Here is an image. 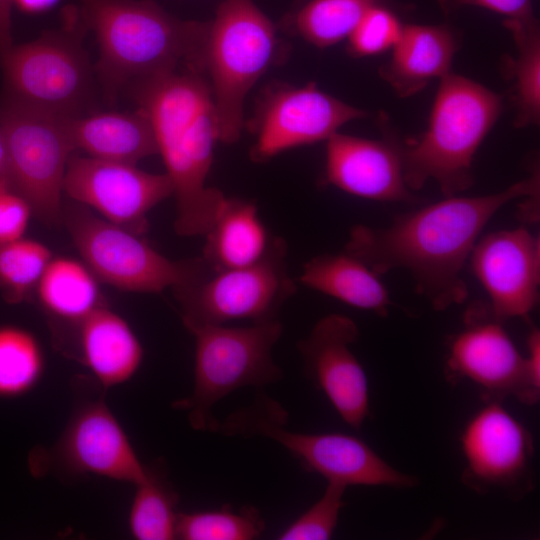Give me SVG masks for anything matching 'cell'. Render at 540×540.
<instances>
[{"label": "cell", "instance_id": "obj_1", "mask_svg": "<svg viewBox=\"0 0 540 540\" xmlns=\"http://www.w3.org/2000/svg\"><path fill=\"white\" fill-rule=\"evenodd\" d=\"M522 197H539L538 173L497 193L446 196L395 217L384 228L356 225L344 251L379 276L408 270L417 291L436 310H445L468 296L462 271L481 231L503 206Z\"/></svg>", "mask_w": 540, "mask_h": 540}, {"label": "cell", "instance_id": "obj_2", "mask_svg": "<svg viewBox=\"0 0 540 540\" xmlns=\"http://www.w3.org/2000/svg\"><path fill=\"white\" fill-rule=\"evenodd\" d=\"M151 123L158 154L173 185L175 231L205 235L226 196L207 186L219 123L206 78L195 71H175L130 86Z\"/></svg>", "mask_w": 540, "mask_h": 540}, {"label": "cell", "instance_id": "obj_3", "mask_svg": "<svg viewBox=\"0 0 540 540\" xmlns=\"http://www.w3.org/2000/svg\"><path fill=\"white\" fill-rule=\"evenodd\" d=\"M95 33V72L113 102L125 86L178 71H199L206 22L181 20L153 0H78Z\"/></svg>", "mask_w": 540, "mask_h": 540}, {"label": "cell", "instance_id": "obj_4", "mask_svg": "<svg viewBox=\"0 0 540 540\" xmlns=\"http://www.w3.org/2000/svg\"><path fill=\"white\" fill-rule=\"evenodd\" d=\"M501 108L500 97L485 86L450 72L442 77L425 133L403 149L407 186L416 190L434 180L445 196L468 189L475 153Z\"/></svg>", "mask_w": 540, "mask_h": 540}, {"label": "cell", "instance_id": "obj_5", "mask_svg": "<svg viewBox=\"0 0 540 540\" xmlns=\"http://www.w3.org/2000/svg\"><path fill=\"white\" fill-rule=\"evenodd\" d=\"M278 52L276 29L252 0H224L206 29L199 55L219 123V141L236 142L250 89Z\"/></svg>", "mask_w": 540, "mask_h": 540}, {"label": "cell", "instance_id": "obj_6", "mask_svg": "<svg viewBox=\"0 0 540 540\" xmlns=\"http://www.w3.org/2000/svg\"><path fill=\"white\" fill-rule=\"evenodd\" d=\"M62 19V27L13 45L1 58L7 98L75 117L82 115L93 93V70L82 44L88 28L78 6H66Z\"/></svg>", "mask_w": 540, "mask_h": 540}, {"label": "cell", "instance_id": "obj_7", "mask_svg": "<svg viewBox=\"0 0 540 540\" xmlns=\"http://www.w3.org/2000/svg\"><path fill=\"white\" fill-rule=\"evenodd\" d=\"M286 410L263 393L247 407L220 421L225 436L264 437L280 444L327 483L411 488L418 479L389 465L368 444L344 433H302L286 427Z\"/></svg>", "mask_w": 540, "mask_h": 540}, {"label": "cell", "instance_id": "obj_8", "mask_svg": "<svg viewBox=\"0 0 540 540\" xmlns=\"http://www.w3.org/2000/svg\"><path fill=\"white\" fill-rule=\"evenodd\" d=\"M195 337L194 384L190 396L174 403L187 412L191 426L215 432L212 408L235 390L279 381L283 374L272 349L283 332L278 319L246 327L203 325L189 329Z\"/></svg>", "mask_w": 540, "mask_h": 540}, {"label": "cell", "instance_id": "obj_9", "mask_svg": "<svg viewBox=\"0 0 540 540\" xmlns=\"http://www.w3.org/2000/svg\"><path fill=\"white\" fill-rule=\"evenodd\" d=\"M65 118L9 98L0 107L5 179L51 225L62 221L64 177L75 150Z\"/></svg>", "mask_w": 540, "mask_h": 540}, {"label": "cell", "instance_id": "obj_10", "mask_svg": "<svg viewBox=\"0 0 540 540\" xmlns=\"http://www.w3.org/2000/svg\"><path fill=\"white\" fill-rule=\"evenodd\" d=\"M286 255L285 240L274 237L267 254L252 265L214 271L205 264L195 277L174 288L185 326L277 319L283 304L296 292Z\"/></svg>", "mask_w": 540, "mask_h": 540}, {"label": "cell", "instance_id": "obj_11", "mask_svg": "<svg viewBox=\"0 0 540 540\" xmlns=\"http://www.w3.org/2000/svg\"><path fill=\"white\" fill-rule=\"evenodd\" d=\"M62 221L84 263L95 277L115 288L159 293L195 277L205 266L201 257L172 261L125 228L74 202L63 205Z\"/></svg>", "mask_w": 540, "mask_h": 540}, {"label": "cell", "instance_id": "obj_12", "mask_svg": "<svg viewBox=\"0 0 540 540\" xmlns=\"http://www.w3.org/2000/svg\"><path fill=\"white\" fill-rule=\"evenodd\" d=\"M460 444L462 481L477 493L497 491L520 499L533 488L532 436L499 400H490L470 417Z\"/></svg>", "mask_w": 540, "mask_h": 540}, {"label": "cell", "instance_id": "obj_13", "mask_svg": "<svg viewBox=\"0 0 540 540\" xmlns=\"http://www.w3.org/2000/svg\"><path fill=\"white\" fill-rule=\"evenodd\" d=\"M365 116L312 83L273 84L262 93L250 123L255 135L251 159L261 163L291 148L327 140L347 122Z\"/></svg>", "mask_w": 540, "mask_h": 540}, {"label": "cell", "instance_id": "obj_14", "mask_svg": "<svg viewBox=\"0 0 540 540\" xmlns=\"http://www.w3.org/2000/svg\"><path fill=\"white\" fill-rule=\"evenodd\" d=\"M447 369L454 379L465 378L482 388L491 400L513 396L528 405L539 400L540 383L488 305L467 309L463 328L450 341Z\"/></svg>", "mask_w": 540, "mask_h": 540}, {"label": "cell", "instance_id": "obj_15", "mask_svg": "<svg viewBox=\"0 0 540 540\" xmlns=\"http://www.w3.org/2000/svg\"><path fill=\"white\" fill-rule=\"evenodd\" d=\"M63 192L72 201L95 209L104 219L142 235L148 229L147 214L173 195V185L166 173L154 174L132 164L71 155Z\"/></svg>", "mask_w": 540, "mask_h": 540}, {"label": "cell", "instance_id": "obj_16", "mask_svg": "<svg viewBox=\"0 0 540 540\" xmlns=\"http://www.w3.org/2000/svg\"><path fill=\"white\" fill-rule=\"evenodd\" d=\"M472 272L501 321L527 318L539 300L540 240L524 227L492 232L477 241Z\"/></svg>", "mask_w": 540, "mask_h": 540}, {"label": "cell", "instance_id": "obj_17", "mask_svg": "<svg viewBox=\"0 0 540 540\" xmlns=\"http://www.w3.org/2000/svg\"><path fill=\"white\" fill-rule=\"evenodd\" d=\"M358 336L351 318L329 314L297 344L307 375L354 430H360L369 415L367 376L351 350Z\"/></svg>", "mask_w": 540, "mask_h": 540}, {"label": "cell", "instance_id": "obj_18", "mask_svg": "<svg viewBox=\"0 0 540 540\" xmlns=\"http://www.w3.org/2000/svg\"><path fill=\"white\" fill-rule=\"evenodd\" d=\"M59 466L72 475H93L137 484L148 473L124 428L102 399L73 412L54 447Z\"/></svg>", "mask_w": 540, "mask_h": 540}, {"label": "cell", "instance_id": "obj_19", "mask_svg": "<svg viewBox=\"0 0 540 540\" xmlns=\"http://www.w3.org/2000/svg\"><path fill=\"white\" fill-rule=\"evenodd\" d=\"M326 141L327 184L370 200L417 201L404 179L402 148L338 132Z\"/></svg>", "mask_w": 540, "mask_h": 540}, {"label": "cell", "instance_id": "obj_20", "mask_svg": "<svg viewBox=\"0 0 540 540\" xmlns=\"http://www.w3.org/2000/svg\"><path fill=\"white\" fill-rule=\"evenodd\" d=\"M73 146L88 156L136 165L158 154L153 128L145 112H98L65 118Z\"/></svg>", "mask_w": 540, "mask_h": 540}, {"label": "cell", "instance_id": "obj_21", "mask_svg": "<svg viewBox=\"0 0 540 540\" xmlns=\"http://www.w3.org/2000/svg\"><path fill=\"white\" fill-rule=\"evenodd\" d=\"M78 328L80 358L104 388L123 384L136 374L143 347L125 319L99 306Z\"/></svg>", "mask_w": 540, "mask_h": 540}, {"label": "cell", "instance_id": "obj_22", "mask_svg": "<svg viewBox=\"0 0 540 540\" xmlns=\"http://www.w3.org/2000/svg\"><path fill=\"white\" fill-rule=\"evenodd\" d=\"M392 49L382 77L400 96L407 97L449 73L457 42L446 27L404 25Z\"/></svg>", "mask_w": 540, "mask_h": 540}, {"label": "cell", "instance_id": "obj_23", "mask_svg": "<svg viewBox=\"0 0 540 540\" xmlns=\"http://www.w3.org/2000/svg\"><path fill=\"white\" fill-rule=\"evenodd\" d=\"M202 260L217 271L260 261L273 242L252 201L226 197L204 235Z\"/></svg>", "mask_w": 540, "mask_h": 540}, {"label": "cell", "instance_id": "obj_24", "mask_svg": "<svg viewBox=\"0 0 540 540\" xmlns=\"http://www.w3.org/2000/svg\"><path fill=\"white\" fill-rule=\"evenodd\" d=\"M299 281L347 305L380 316H387L392 304L379 275L345 251L312 258L303 266Z\"/></svg>", "mask_w": 540, "mask_h": 540}, {"label": "cell", "instance_id": "obj_25", "mask_svg": "<svg viewBox=\"0 0 540 540\" xmlns=\"http://www.w3.org/2000/svg\"><path fill=\"white\" fill-rule=\"evenodd\" d=\"M45 310L79 324L100 305L98 279L86 266L67 257L51 258L36 287Z\"/></svg>", "mask_w": 540, "mask_h": 540}, {"label": "cell", "instance_id": "obj_26", "mask_svg": "<svg viewBox=\"0 0 540 540\" xmlns=\"http://www.w3.org/2000/svg\"><path fill=\"white\" fill-rule=\"evenodd\" d=\"M136 490L128 515V527L138 540L176 539L178 494L164 474L149 468Z\"/></svg>", "mask_w": 540, "mask_h": 540}, {"label": "cell", "instance_id": "obj_27", "mask_svg": "<svg viewBox=\"0 0 540 540\" xmlns=\"http://www.w3.org/2000/svg\"><path fill=\"white\" fill-rule=\"evenodd\" d=\"M43 371L44 354L37 338L21 327L0 326V397L27 394Z\"/></svg>", "mask_w": 540, "mask_h": 540}, {"label": "cell", "instance_id": "obj_28", "mask_svg": "<svg viewBox=\"0 0 540 540\" xmlns=\"http://www.w3.org/2000/svg\"><path fill=\"white\" fill-rule=\"evenodd\" d=\"M376 0H310L296 14L297 33L307 42L326 48L348 38Z\"/></svg>", "mask_w": 540, "mask_h": 540}, {"label": "cell", "instance_id": "obj_29", "mask_svg": "<svg viewBox=\"0 0 540 540\" xmlns=\"http://www.w3.org/2000/svg\"><path fill=\"white\" fill-rule=\"evenodd\" d=\"M517 54L513 75L517 97L518 127L538 123L540 116V39L534 20H508Z\"/></svg>", "mask_w": 540, "mask_h": 540}, {"label": "cell", "instance_id": "obj_30", "mask_svg": "<svg viewBox=\"0 0 540 540\" xmlns=\"http://www.w3.org/2000/svg\"><path fill=\"white\" fill-rule=\"evenodd\" d=\"M264 530V522L253 507L234 511L220 510L179 513L176 539L182 540H252Z\"/></svg>", "mask_w": 540, "mask_h": 540}, {"label": "cell", "instance_id": "obj_31", "mask_svg": "<svg viewBox=\"0 0 540 540\" xmlns=\"http://www.w3.org/2000/svg\"><path fill=\"white\" fill-rule=\"evenodd\" d=\"M52 258L39 241L20 238L0 246V290L10 303H18L36 289Z\"/></svg>", "mask_w": 540, "mask_h": 540}, {"label": "cell", "instance_id": "obj_32", "mask_svg": "<svg viewBox=\"0 0 540 540\" xmlns=\"http://www.w3.org/2000/svg\"><path fill=\"white\" fill-rule=\"evenodd\" d=\"M347 487L328 483L323 495L277 537L280 540H327L333 535L344 506Z\"/></svg>", "mask_w": 540, "mask_h": 540}, {"label": "cell", "instance_id": "obj_33", "mask_svg": "<svg viewBox=\"0 0 540 540\" xmlns=\"http://www.w3.org/2000/svg\"><path fill=\"white\" fill-rule=\"evenodd\" d=\"M403 26L390 10L373 4L348 36V50L355 56H370L392 48Z\"/></svg>", "mask_w": 540, "mask_h": 540}, {"label": "cell", "instance_id": "obj_34", "mask_svg": "<svg viewBox=\"0 0 540 540\" xmlns=\"http://www.w3.org/2000/svg\"><path fill=\"white\" fill-rule=\"evenodd\" d=\"M32 214L28 202L0 179V246L23 238Z\"/></svg>", "mask_w": 540, "mask_h": 540}, {"label": "cell", "instance_id": "obj_35", "mask_svg": "<svg viewBox=\"0 0 540 540\" xmlns=\"http://www.w3.org/2000/svg\"><path fill=\"white\" fill-rule=\"evenodd\" d=\"M462 4L476 5L505 15L509 20L526 21L532 18L530 0H458Z\"/></svg>", "mask_w": 540, "mask_h": 540}, {"label": "cell", "instance_id": "obj_36", "mask_svg": "<svg viewBox=\"0 0 540 540\" xmlns=\"http://www.w3.org/2000/svg\"><path fill=\"white\" fill-rule=\"evenodd\" d=\"M14 0H0V55L3 56L14 44L12 40L11 9Z\"/></svg>", "mask_w": 540, "mask_h": 540}, {"label": "cell", "instance_id": "obj_37", "mask_svg": "<svg viewBox=\"0 0 540 540\" xmlns=\"http://www.w3.org/2000/svg\"><path fill=\"white\" fill-rule=\"evenodd\" d=\"M58 2L59 0H14L20 10L31 14L45 12Z\"/></svg>", "mask_w": 540, "mask_h": 540}, {"label": "cell", "instance_id": "obj_38", "mask_svg": "<svg viewBox=\"0 0 540 540\" xmlns=\"http://www.w3.org/2000/svg\"><path fill=\"white\" fill-rule=\"evenodd\" d=\"M5 170H6L5 147H4V143L0 134V179L5 178Z\"/></svg>", "mask_w": 540, "mask_h": 540}]
</instances>
